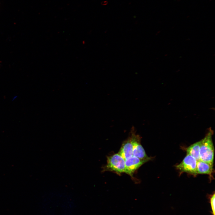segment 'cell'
Masks as SVG:
<instances>
[{
	"label": "cell",
	"mask_w": 215,
	"mask_h": 215,
	"mask_svg": "<svg viewBox=\"0 0 215 215\" xmlns=\"http://www.w3.org/2000/svg\"><path fill=\"white\" fill-rule=\"evenodd\" d=\"M213 132L209 129L205 137L200 140V160L213 165L214 150L212 139Z\"/></svg>",
	"instance_id": "cell-1"
},
{
	"label": "cell",
	"mask_w": 215,
	"mask_h": 215,
	"mask_svg": "<svg viewBox=\"0 0 215 215\" xmlns=\"http://www.w3.org/2000/svg\"><path fill=\"white\" fill-rule=\"evenodd\" d=\"M107 163L103 168L104 171H109L120 175L126 173L125 160L118 153L108 156L107 158Z\"/></svg>",
	"instance_id": "cell-2"
},
{
	"label": "cell",
	"mask_w": 215,
	"mask_h": 215,
	"mask_svg": "<svg viewBox=\"0 0 215 215\" xmlns=\"http://www.w3.org/2000/svg\"><path fill=\"white\" fill-rule=\"evenodd\" d=\"M134 127L131 129L130 135L131 137L133 143V155L143 160H151V158L148 157L141 145V137L136 134Z\"/></svg>",
	"instance_id": "cell-3"
},
{
	"label": "cell",
	"mask_w": 215,
	"mask_h": 215,
	"mask_svg": "<svg viewBox=\"0 0 215 215\" xmlns=\"http://www.w3.org/2000/svg\"><path fill=\"white\" fill-rule=\"evenodd\" d=\"M197 161L191 156L187 154L181 162L176 165V168L182 172H185L196 176Z\"/></svg>",
	"instance_id": "cell-4"
},
{
	"label": "cell",
	"mask_w": 215,
	"mask_h": 215,
	"mask_svg": "<svg viewBox=\"0 0 215 215\" xmlns=\"http://www.w3.org/2000/svg\"><path fill=\"white\" fill-rule=\"evenodd\" d=\"M125 160L126 173L133 177V173L145 163L149 161L132 156Z\"/></svg>",
	"instance_id": "cell-5"
},
{
	"label": "cell",
	"mask_w": 215,
	"mask_h": 215,
	"mask_svg": "<svg viewBox=\"0 0 215 215\" xmlns=\"http://www.w3.org/2000/svg\"><path fill=\"white\" fill-rule=\"evenodd\" d=\"M133 147L132 139L130 135L128 138L122 143L118 153L125 159L133 156Z\"/></svg>",
	"instance_id": "cell-6"
},
{
	"label": "cell",
	"mask_w": 215,
	"mask_h": 215,
	"mask_svg": "<svg viewBox=\"0 0 215 215\" xmlns=\"http://www.w3.org/2000/svg\"><path fill=\"white\" fill-rule=\"evenodd\" d=\"M213 165L202 161H197L196 164V171L197 174H205L212 176L213 172Z\"/></svg>",
	"instance_id": "cell-7"
},
{
	"label": "cell",
	"mask_w": 215,
	"mask_h": 215,
	"mask_svg": "<svg viewBox=\"0 0 215 215\" xmlns=\"http://www.w3.org/2000/svg\"><path fill=\"white\" fill-rule=\"evenodd\" d=\"M200 140L186 148L187 154L195 158L197 161L200 160Z\"/></svg>",
	"instance_id": "cell-8"
},
{
	"label": "cell",
	"mask_w": 215,
	"mask_h": 215,
	"mask_svg": "<svg viewBox=\"0 0 215 215\" xmlns=\"http://www.w3.org/2000/svg\"><path fill=\"white\" fill-rule=\"evenodd\" d=\"M215 196L214 192L213 194L208 196V198L210 204L212 215H215Z\"/></svg>",
	"instance_id": "cell-9"
}]
</instances>
